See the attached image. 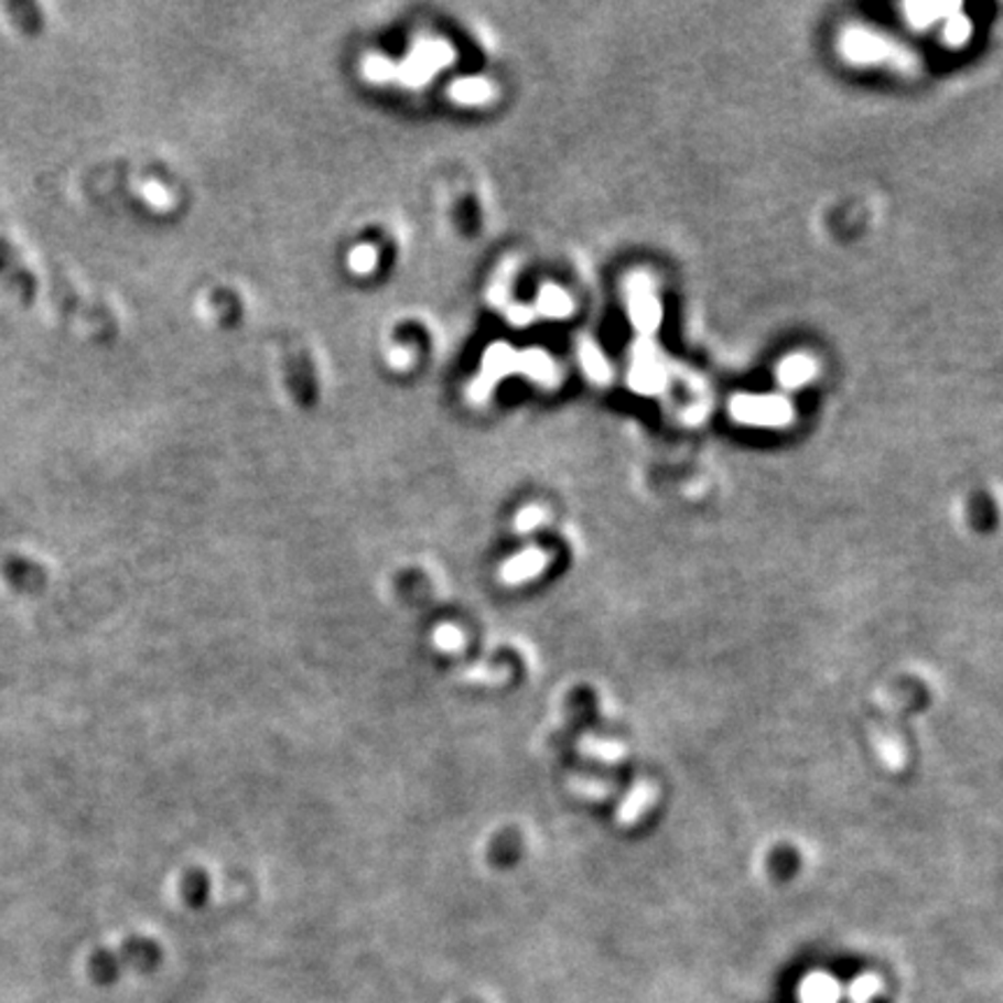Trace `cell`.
Segmentation results:
<instances>
[{
    "label": "cell",
    "instance_id": "cell-1",
    "mask_svg": "<svg viewBox=\"0 0 1003 1003\" xmlns=\"http://www.w3.org/2000/svg\"><path fill=\"white\" fill-rule=\"evenodd\" d=\"M732 417L746 425L780 428L792 421V407L780 396H738L732 400Z\"/></svg>",
    "mask_w": 1003,
    "mask_h": 1003
},
{
    "label": "cell",
    "instance_id": "cell-2",
    "mask_svg": "<svg viewBox=\"0 0 1003 1003\" xmlns=\"http://www.w3.org/2000/svg\"><path fill=\"white\" fill-rule=\"evenodd\" d=\"M841 52L848 61L853 63H878L885 58H894L899 50H894L887 40L876 33H869L864 29H850L841 37Z\"/></svg>",
    "mask_w": 1003,
    "mask_h": 1003
},
{
    "label": "cell",
    "instance_id": "cell-3",
    "mask_svg": "<svg viewBox=\"0 0 1003 1003\" xmlns=\"http://www.w3.org/2000/svg\"><path fill=\"white\" fill-rule=\"evenodd\" d=\"M627 289L632 323H635L641 333H653L660 325V304L650 291V281L646 277H635L629 279Z\"/></svg>",
    "mask_w": 1003,
    "mask_h": 1003
},
{
    "label": "cell",
    "instance_id": "cell-4",
    "mask_svg": "<svg viewBox=\"0 0 1003 1003\" xmlns=\"http://www.w3.org/2000/svg\"><path fill=\"white\" fill-rule=\"evenodd\" d=\"M0 572H3V579L8 585H12L14 591L24 593V595H37L45 591V585H47L45 567L24 556H10L3 562V567H0Z\"/></svg>",
    "mask_w": 1003,
    "mask_h": 1003
},
{
    "label": "cell",
    "instance_id": "cell-5",
    "mask_svg": "<svg viewBox=\"0 0 1003 1003\" xmlns=\"http://www.w3.org/2000/svg\"><path fill=\"white\" fill-rule=\"evenodd\" d=\"M632 384L641 392H656L665 384V369L653 352H637V365L632 373Z\"/></svg>",
    "mask_w": 1003,
    "mask_h": 1003
},
{
    "label": "cell",
    "instance_id": "cell-6",
    "mask_svg": "<svg viewBox=\"0 0 1003 1003\" xmlns=\"http://www.w3.org/2000/svg\"><path fill=\"white\" fill-rule=\"evenodd\" d=\"M816 375V363L809 358V356H790V358H785L780 365H778V381L785 386V388H799L804 386L806 381H811Z\"/></svg>",
    "mask_w": 1003,
    "mask_h": 1003
},
{
    "label": "cell",
    "instance_id": "cell-7",
    "mask_svg": "<svg viewBox=\"0 0 1003 1003\" xmlns=\"http://www.w3.org/2000/svg\"><path fill=\"white\" fill-rule=\"evenodd\" d=\"M904 12L908 17L910 24L915 29H927L929 24L939 19H950L952 14L959 12V6H946V3H908L904 6Z\"/></svg>",
    "mask_w": 1003,
    "mask_h": 1003
},
{
    "label": "cell",
    "instance_id": "cell-8",
    "mask_svg": "<svg viewBox=\"0 0 1003 1003\" xmlns=\"http://www.w3.org/2000/svg\"><path fill=\"white\" fill-rule=\"evenodd\" d=\"M801 1001L804 1003H837L839 1001V988L832 983L830 978H811L806 980L801 988Z\"/></svg>",
    "mask_w": 1003,
    "mask_h": 1003
},
{
    "label": "cell",
    "instance_id": "cell-9",
    "mask_svg": "<svg viewBox=\"0 0 1003 1003\" xmlns=\"http://www.w3.org/2000/svg\"><path fill=\"white\" fill-rule=\"evenodd\" d=\"M943 35H946V42H948V45H952V47L964 45V42H967V40H969V35H971V21H969V17L959 14V12H957V14H952V17L948 19V24H946V33H943Z\"/></svg>",
    "mask_w": 1003,
    "mask_h": 1003
},
{
    "label": "cell",
    "instance_id": "cell-10",
    "mask_svg": "<svg viewBox=\"0 0 1003 1003\" xmlns=\"http://www.w3.org/2000/svg\"><path fill=\"white\" fill-rule=\"evenodd\" d=\"M541 310L547 312V314H553V316H564L567 312L572 310V302L562 291L549 289L541 298Z\"/></svg>",
    "mask_w": 1003,
    "mask_h": 1003
},
{
    "label": "cell",
    "instance_id": "cell-11",
    "mask_svg": "<svg viewBox=\"0 0 1003 1003\" xmlns=\"http://www.w3.org/2000/svg\"><path fill=\"white\" fill-rule=\"evenodd\" d=\"M583 363L587 367V373H591V377H595L600 381L608 377V367H606V363H604V358H602V354L597 352V348H585Z\"/></svg>",
    "mask_w": 1003,
    "mask_h": 1003
},
{
    "label": "cell",
    "instance_id": "cell-12",
    "mask_svg": "<svg viewBox=\"0 0 1003 1003\" xmlns=\"http://www.w3.org/2000/svg\"><path fill=\"white\" fill-rule=\"evenodd\" d=\"M455 91H457L455 96L461 100H482L486 98L488 86L484 82H463Z\"/></svg>",
    "mask_w": 1003,
    "mask_h": 1003
},
{
    "label": "cell",
    "instance_id": "cell-13",
    "mask_svg": "<svg viewBox=\"0 0 1003 1003\" xmlns=\"http://www.w3.org/2000/svg\"><path fill=\"white\" fill-rule=\"evenodd\" d=\"M850 994H853L855 1003H866L871 996L876 994V983H874V980L864 978V980H860V983L853 985V990H850Z\"/></svg>",
    "mask_w": 1003,
    "mask_h": 1003
},
{
    "label": "cell",
    "instance_id": "cell-14",
    "mask_svg": "<svg viewBox=\"0 0 1003 1003\" xmlns=\"http://www.w3.org/2000/svg\"><path fill=\"white\" fill-rule=\"evenodd\" d=\"M354 258H356V263H354V266H356L358 270H367L369 266L375 263V254L369 251V249H358V251L354 254Z\"/></svg>",
    "mask_w": 1003,
    "mask_h": 1003
}]
</instances>
